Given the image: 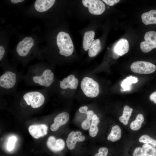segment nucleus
Returning a JSON list of instances; mask_svg holds the SVG:
<instances>
[{
  "instance_id": "nucleus-36",
  "label": "nucleus",
  "mask_w": 156,
  "mask_h": 156,
  "mask_svg": "<svg viewBox=\"0 0 156 156\" xmlns=\"http://www.w3.org/2000/svg\"><path fill=\"white\" fill-rule=\"evenodd\" d=\"M23 0H18V2H21L23 1Z\"/></svg>"
},
{
  "instance_id": "nucleus-15",
  "label": "nucleus",
  "mask_w": 156,
  "mask_h": 156,
  "mask_svg": "<svg viewBox=\"0 0 156 156\" xmlns=\"http://www.w3.org/2000/svg\"><path fill=\"white\" fill-rule=\"evenodd\" d=\"M129 46L127 40L125 39H120L116 44L114 51L118 55L121 56L128 53Z\"/></svg>"
},
{
  "instance_id": "nucleus-11",
  "label": "nucleus",
  "mask_w": 156,
  "mask_h": 156,
  "mask_svg": "<svg viewBox=\"0 0 156 156\" xmlns=\"http://www.w3.org/2000/svg\"><path fill=\"white\" fill-rule=\"evenodd\" d=\"M81 134V132L79 131H72L70 133L66 140V145L68 149H73L77 142H81L85 140V136Z\"/></svg>"
},
{
  "instance_id": "nucleus-7",
  "label": "nucleus",
  "mask_w": 156,
  "mask_h": 156,
  "mask_svg": "<svg viewBox=\"0 0 156 156\" xmlns=\"http://www.w3.org/2000/svg\"><path fill=\"white\" fill-rule=\"evenodd\" d=\"M53 73L49 69L45 70L42 74L40 76H35L33 77L34 82L40 86L46 87L49 86L53 81Z\"/></svg>"
},
{
  "instance_id": "nucleus-23",
  "label": "nucleus",
  "mask_w": 156,
  "mask_h": 156,
  "mask_svg": "<svg viewBox=\"0 0 156 156\" xmlns=\"http://www.w3.org/2000/svg\"><path fill=\"white\" fill-rule=\"evenodd\" d=\"M138 81V79L137 77L130 76L122 81L121 86L123 88V91L129 90H130L131 85L132 83H137Z\"/></svg>"
},
{
  "instance_id": "nucleus-18",
  "label": "nucleus",
  "mask_w": 156,
  "mask_h": 156,
  "mask_svg": "<svg viewBox=\"0 0 156 156\" xmlns=\"http://www.w3.org/2000/svg\"><path fill=\"white\" fill-rule=\"evenodd\" d=\"M95 33L93 31H86L84 34L83 45L84 49L85 51L89 50L92 43L94 40Z\"/></svg>"
},
{
  "instance_id": "nucleus-24",
  "label": "nucleus",
  "mask_w": 156,
  "mask_h": 156,
  "mask_svg": "<svg viewBox=\"0 0 156 156\" xmlns=\"http://www.w3.org/2000/svg\"><path fill=\"white\" fill-rule=\"evenodd\" d=\"M144 120L143 115L141 114H138L135 119L130 124L131 129L133 131H137L141 127Z\"/></svg>"
},
{
  "instance_id": "nucleus-2",
  "label": "nucleus",
  "mask_w": 156,
  "mask_h": 156,
  "mask_svg": "<svg viewBox=\"0 0 156 156\" xmlns=\"http://www.w3.org/2000/svg\"><path fill=\"white\" fill-rule=\"evenodd\" d=\"M81 87L84 94L89 97H95L99 92L98 83L92 78L88 77H85L82 80Z\"/></svg>"
},
{
  "instance_id": "nucleus-33",
  "label": "nucleus",
  "mask_w": 156,
  "mask_h": 156,
  "mask_svg": "<svg viewBox=\"0 0 156 156\" xmlns=\"http://www.w3.org/2000/svg\"><path fill=\"white\" fill-rule=\"evenodd\" d=\"M88 107L86 106H82L79 108V110L81 113L86 114L88 111Z\"/></svg>"
},
{
  "instance_id": "nucleus-9",
  "label": "nucleus",
  "mask_w": 156,
  "mask_h": 156,
  "mask_svg": "<svg viewBox=\"0 0 156 156\" xmlns=\"http://www.w3.org/2000/svg\"><path fill=\"white\" fill-rule=\"evenodd\" d=\"M16 81V74L7 71L0 77V86L6 89H10L15 85Z\"/></svg>"
},
{
  "instance_id": "nucleus-21",
  "label": "nucleus",
  "mask_w": 156,
  "mask_h": 156,
  "mask_svg": "<svg viewBox=\"0 0 156 156\" xmlns=\"http://www.w3.org/2000/svg\"><path fill=\"white\" fill-rule=\"evenodd\" d=\"M99 122V118L96 115L94 114L89 130V134L91 137H94L96 135L99 131L97 125Z\"/></svg>"
},
{
  "instance_id": "nucleus-16",
  "label": "nucleus",
  "mask_w": 156,
  "mask_h": 156,
  "mask_svg": "<svg viewBox=\"0 0 156 156\" xmlns=\"http://www.w3.org/2000/svg\"><path fill=\"white\" fill-rule=\"evenodd\" d=\"M55 1L54 0H37L34 3V7L38 12H44L52 7Z\"/></svg>"
},
{
  "instance_id": "nucleus-34",
  "label": "nucleus",
  "mask_w": 156,
  "mask_h": 156,
  "mask_svg": "<svg viewBox=\"0 0 156 156\" xmlns=\"http://www.w3.org/2000/svg\"><path fill=\"white\" fill-rule=\"evenodd\" d=\"M5 50L3 47L1 46H0V60H1L4 55Z\"/></svg>"
},
{
  "instance_id": "nucleus-35",
  "label": "nucleus",
  "mask_w": 156,
  "mask_h": 156,
  "mask_svg": "<svg viewBox=\"0 0 156 156\" xmlns=\"http://www.w3.org/2000/svg\"><path fill=\"white\" fill-rule=\"evenodd\" d=\"M11 2L13 4L17 3L18 2V0H11Z\"/></svg>"
},
{
  "instance_id": "nucleus-27",
  "label": "nucleus",
  "mask_w": 156,
  "mask_h": 156,
  "mask_svg": "<svg viewBox=\"0 0 156 156\" xmlns=\"http://www.w3.org/2000/svg\"><path fill=\"white\" fill-rule=\"evenodd\" d=\"M16 140V138L15 136L9 138L7 146V149L9 151H12L14 149Z\"/></svg>"
},
{
  "instance_id": "nucleus-19",
  "label": "nucleus",
  "mask_w": 156,
  "mask_h": 156,
  "mask_svg": "<svg viewBox=\"0 0 156 156\" xmlns=\"http://www.w3.org/2000/svg\"><path fill=\"white\" fill-rule=\"evenodd\" d=\"M121 130L120 127L116 125L112 127L111 131L108 135L107 139L113 142L118 140L121 137Z\"/></svg>"
},
{
  "instance_id": "nucleus-1",
  "label": "nucleus",
  "mask_w": 156,
  "mask_h": 156,
  "mask_svg": "<svg viewBox=\"0 0 156 156\" xmlns=\"http://www.w3.org/2000/svg\"><path fill=\"white\" fill-rule=\"evenodd\" d=\"M56 40L57 44L61 55L67 57L72 54L74 45L68 34L64 31L60 32L57 36Z\"/></svg>"
},
{
  "instance_id": "nucleus-32",
  "label": "nucleus",
  "mask_w": 156,
  "mask_h": 156,
  "mask_svg": "<svg viewBox=\"0 0 156 156\" xmlns=\"http://www.w3.org/2000/svg\"><path fill=\"white\" fill-rule=\"evenodd\" d=\"M78 81L77 79L75 78L72 82L71 85L74 89L77 88L78 85Z\"/></svg>"
},
{
  "instance_id": "nucleus-29",
  "label": "nucleus",
  "mask_w": 156,
  "mask_h": 156,
  "mask_svg": "<svg viewBox=\"0 0 156 156\" xmlns=\"http://www.w3.org/2000/svg\"><path fill=\"white\" fill-rule=\"evenodd\" d=\"M91 120L86 118L81 124L82 128L84 129L87 130L90 128L91 124L90 121Z\"/></svg>"
},
{
  "instance_id": "nucleus-5",
  "label": "nucleus",
  "mask_w": 156,
  "mask_h": 156,
  "mask_svg": "<svg viewBox=\"0 0 156 156\" xmlns=\"http://www.w3.org/2000/svg\"><path fill=\"white\" fill-rule=\"evenodd\" d=\"M145 41L140 43V48L143 52L147 53L152 49L156 48V32L150 31L146 32L144 35Z\"/></svg>"
},
{
  "instance_id": "nucleus-4",
  "label": "nucleus",
  "mask_w": 156,
  "mask_h": 156,
  "mask_svg": "<svg viewBox=\"0 0 156 156\" xmlns=\"http://www.w3.org/2000/svg\"><path fill=\"white\" fill-rule=\"evenodd\" d=\"M130 68L132 72L135 73L149 74L154 72L156 69V67L149 62L137 61L131 64Z\"/></svg>"
},
{
  "instance_id": "nucleus-25",
  "label": "nucleus",
  "mask_w": 156,
  "mask_h": 156,
  "mask_svg": "<svg viewBox=\"0 0 156 156\" xmlns=\"http://www.w3.org/2000/svg\"><path fill=\"white\" fill-rule=\"evenodd\" d=\"M75 78V76L73 75H71L68 76L61 81H60V87L63 89H66L68 88L71 89H74L71 85V83Z\"/></svg>"
},
{
  "instance_id": "nucleus-31",
  "label": "nucleus",
  "mask_w": 156,
  "mask_h": 156,
  "mask_svg": "<svg viewBox=\"0 0 156 156\" xmlns=\"http://www.w3.org/2000/svg\"><path fill=\"white\" fill-rule=\"evenodd\" d=\"M150 100L156 104V91L152 93L149 96Z\"/></svg>"
},
{
  "instance_id": "nucleus-20",
  "label": "nucleus",
  "mask_w": 156,
  "mask_h": 156,
  "mask_svg": "<svg viewBox=\"0 0 156 156\" xmlns=\"http://www.w3.org/2000/svg\"><path fill=\"white\" fill-rule=\"evenodd\" d=\"M101 49L100 40L99 39L94 40L88 50L89 56L90 57L95 56L99 53Z\"/></svg>"
},
{
  "instance_id": "nucleus-12",
  "label": "nucleus",
  "mask_w": 156,
  "mask_h": 156,
  "mask_svg": "<svg viewBox=\"0 0 156 156\" xmlns=\"http://www.w3.org/2000/svg\"><path fill=\"white\" fill-rule=\"evenodd\" d=\"M133 156H156V148L152 145L144 144L134 151Z\"/></svg>"
},
{
  "instance_id": "nucleus-10",
  "label": "nucleus",
  "mask_w": 156,
  "mask_h": 156,
  "mask_svg": "<svg viewBox=\"0 0 156 156\" xmlns=\"http://www.w3.org/2000/svg\"><path fill=\"white\" fill-rule=\"evenodd\" d=\"M48 129L47 126L44 124L33 125L29 127L28 131L33 137L38 139L47 134Z\"/></svg>"
},
{
  "instance_id": "nucleus-17",
  "label": "nucleus",
  "mask_w": 156,
  "mask_h": 156,
  "mask_svg": "<svg viewBox=\"0 0 156 156\" xmlns=\"http://www.w3.org/2000/svg\"><path fill=\"white\" fill-rule=\"evenodd\" d=\"M142 22L146 25L156 24V10H153L143 13L141 16Z\"/></svg>"
},
{
  "instance_id": "nucleus-28",
  "label": "nucleus",
  "mask_w": 156,
  "mask_h": 156,
  "mask_svg": "<svg viewBox=\"0 0 156 156\" xmlns=\"http://www.w3.org/2000/svg\"><path fill=\"white\" fill-rule=\"evenodd\" d=\"M108 152V149L106 147H101L99 149L98 153L96 154L94 156H107Z\"/></svg>"
},
{
  "instance_id": "nucleus-6",
  "label": "nucleus",
  "mask_w": 156,
  "mask_h": 156,
  "mask_svg": "<svg viewBox=\"0 0 156 156\" xmlns=\"http://www.w3.org/2000/svg\"><path fill=\"white\" fill-rule=\"evenodd\" d=\"M82 3L84 6L88 8L89 12L92 14H101L105 9V5L101 0H83Z\"/></svg>"
},
{
  "instance_id": "nucleus-8",
  "label": "nucleus",
  "mask_w": 156,
  "mask_h": 156,
  "mask_svg": "<svg viewBox=\"0 0 156 156\" xmlns=\"http://www.w3.org/2000/svg\"><path fill=\"white\" fill-rule=\"evenodd\" d=\"M34 45L33 39L31 37H26L18 44L16 47V51L20 56H25L28 54Z\"/></svg>"
},
{
  "instance_id": "nucleus-14",
  "label": "nucleus",
  "mask_w": 156,
  "mask_h": 156,
  "mask_svg": "<svg viewBox=\"0 0 156 156\" xmlns=\"http://www.w3.org/2000/svg\"><path fill=\"white\" fill-rule=\"evenodd\" d=\"M69 118V115L67 112H64L59 114L54 118V123L50 126L51 130L53 131H56L60 126L67 123Z\"/></svg>"
},
{
  "instance_id": "nucleus-13",
  "label": "nucleus",
  "mask_w": 156,
  "mask_h": 156,
  "mask_svg": "<svg viewBox=\"0 0 156 156\" xmlns=\"http://www.w3.org/2000/svg\"><path fill=\"white\" fill-rule=\"evenodd\" d=\"M47 144L48 147L51 151L58 152L62 150L65 147V143L62 139H56L53 136L49 137L47 140Z\"/></svg>"
},
{
  "instance_id": "nucleus-30",
  "label": "nucleus",
  "mask_w": 156,
  "mask_h": 156,
  "mask_svg": "<svg viewBox=\"0 0 156 156\" xmlns=\"http://www.w3.org/2000/svg\"><path fill=\"white\" fill-rule=\"evenodd\" d=\"M103 1L107 5L112 6L114 5L116 3L120 1L119 0H103Z\"/></svg>"
},
{
  "instance_id": "nucleus-3",
  "label": "nucleus",
  "mask_w": 156,
  "mask_h": 156,
  "mask_svg": "<svg viewBox=\"0 0 156 156\" xmlns=\"http://www.w3.org/2000/svg\"><path fill=\"white\" fill-rule=\"evenodd\" d=\"M24 100L28 105L33 108H38L44 103L45 98L40 92L37 91L29 92L24 94Z\"/></svg>"
},
{
  "instance_id": "nucleus-26",
  "label": "nucleus",
  "mask_w": 156,
  "mask_h": 156,
  "mask_svg": "<svg viewBox=\"0 0 156 156\" xmlns=\"http://www.w3.org/2000/svg\"><path fill=\"white\" fill-rule=\"evenodd\" d=\"M139 142L145 144H151L154 147H156V140L147 135H143L139 138Z\"/></svg>"
},
{
  "instance_id": "nucleus-22",
  "label": "nucleus",
  "mask_w": 156,
  "mask_h": 156,
  "mask_svg": "<svg viewBox=\"0 0 156 156\" xmlns=\"http://www.w3.org/2000/svg\"><path fill=\"white\" fill-rule=\"evenodd\" d=\"M133 110L132 108L128 105H126L124 106L122 114L119 119V121L123 125H127L128 124Z\"/></svg>"
}]
</instances>
